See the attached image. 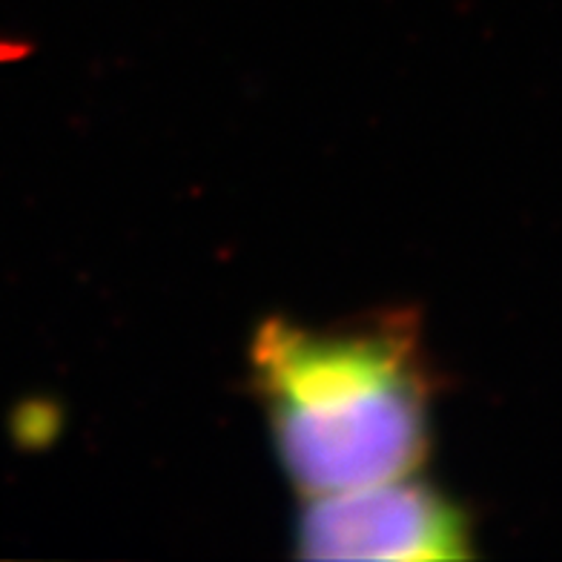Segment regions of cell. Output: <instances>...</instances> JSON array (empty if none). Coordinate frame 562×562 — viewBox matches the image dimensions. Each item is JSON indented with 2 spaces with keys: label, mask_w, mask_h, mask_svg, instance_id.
<instances>
[{
  "label": "cell",
  "mask_w": 562,
  "mask_h": 562,
  "mask_svg": "<svg viewBox=\"0 0 562 562\" xmlns=\"http://www.w3.org/2000/svg\"><path fill=\"white\" fill-rule=\"evenodd\" d=\"M471 542L465 508L414 474L307 496L296 522L304 560H465Z\"/></svg>",
  "instance_id": "cell-2"
},
{
  "label": "cell",
  "mask_w": 562,
  "mask_h": 562,
  "mask_svg": "<svg viewBox=\"0 0 562 562\" xmlns=\"http://www.w3.org/2000/svg\"><path fill=\"white\" fill-rule=\"evenodd\" d=\"M256 396L299 494L414 474L430 445V373L411 313L330 327L270 318L250 348Z\"/></svg>",
  "instance_id": "cell-1"
}]
</instances>
